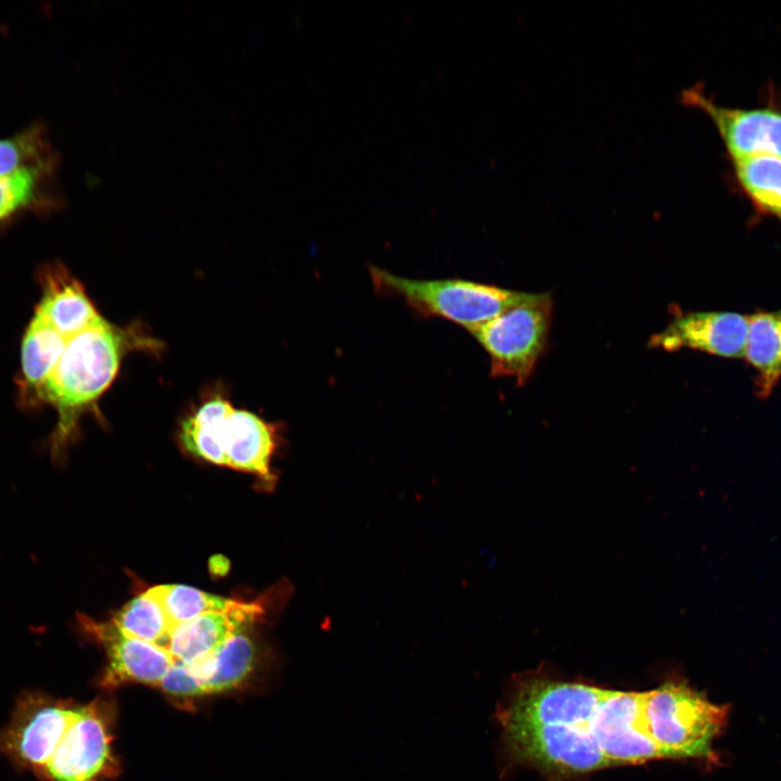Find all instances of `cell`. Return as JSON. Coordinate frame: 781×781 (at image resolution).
Listing matches in <instances>:
<instances>
[{"instance_id":"cell-1","label":"cell","mask_w":781,"mask_h":781,"mask_svg":"<svg viewBox=\"0 0 781 781\" xmlns=\"http://www.w3.org/2000/svg\"><path fill=\"white\" fill-rule=\"evenodd\" d=\"M142 347L157 349V344L138 330L118 328L103 317L66 340L40 399V404H49L57 412L49 441L54 462L65 461L81 414L111 386L125 355Z\"/></svg>"},{"instance_id":"cell-2","label":"cell","mask_w":781,"mask_h":781,"mask_svg":"<svg viewBox=\"0 0 781 781\" xmlns=\"http://www.w3.org/2000/svg\"><path fill=\"white\" fill-rule=\"evenodd\" d=\"M728 708L678 681L643 692L645 731L666 758H710L713 741L727 724Z\"/></svg>"},{"instance_id":"cell-3","label":"cell","mask_w":781,"mask_h":781,"mask_svg":"<svg viewBox=\"0 0 781 781\" xmlns=\"http://www.w3.org/2000/svg\"><path fill=\"white\" fill-rule=\"evenodd\" d=\"M370 277L380 292L398 295L417 312L440 317L471 333L530 294L463 279L414 280L375 266Z\"/></svg>"},{"instance_id":"cell-4","label":"cell","mask_w":781,"mask_h":781,"mask_svg":"<svg viewBox=\"0 0 781 781\" xmlns=\"http://www.w3.org/2000/svg\"><path fill=\"white\" fill-rule=\"evenodd\" d=\"M104 712L98 703L79 705L76 714L51 731L41 755V781H100L117 763Z\"/></svg>"},{"instance_id":"cell-5","label":"cell","mask_w":781,"mask_h":781,"mask_svg":"<svg viewBox=\"0 0 781 781\" xmlns=\"http://www.w3.org/2000/svg\"><path fill=\"white\" fill-rule=\"evenodd\" d=\"M549 293H530L472 332L490 359V374L513 376L523 385L542 355L552 320Z\"/></svg>"},{"instance_id":"cell-6","label":"cell","mask_w":781,"mask_h":781,"mask_svg":"<svg viewBox=\"0 0 781 781\" xmlns=\"http://www.w3.org/2000/svg\"><path fill=\"white\" fill-rule=\"evenodd\" d=\"M605 691L538 675L522 677L498 718L501 726H584L592 718Z\"/></svg>"},{"instance_id":"cell-7","label":"cell","mask_w":781,"mask_h":781,"mask_svg":"<svg viewBox=\"0 0 781 781\" xmlns=\"http://www.w3.org/2000/svg\"><path fill=\"white\" fill-rule=\"evenodd\" d=\"M504 744L516 759L548 772L580 774L611 766L584 726H501Z\"/></svg>"},{"instance_id":"cell-8","label":"cell","mask_w":781,"mask_h":781,"mask_svg":"<svg viewBox=\"0 0 781 781\" xmlns=\"http://www.w3.org/2000/svg\"><path fill=\"white\" fill-rule=\"evenodd\" d=\"M680 98L709 117L731 161L755 156L781 158V111L719 105L700 86L682 90Z\"/></svg>"},{"instance_id":"cell-9","label":"cell","mask_w":781,"mask_h":781,"mask_svg":"<svg viewBox=\"0 0 781 781\" xmlns=\"http://www.w3.org/2000/svg\"><path fill=\"white\" fill-rule=\"evenodd\" d=\"M643 692L607 690L587 728L611 765L666 758L645 731Z\"/></svg>"},{"instance_id":"cell-10","label":"cell","mask_w":781,"mask_h":781,"mask_svg":"<svg viewBox=\"0 0 781 781\" xmlns=\"http://www.w3.org/2000/svg\"><path fill=\"white\" fill-rule=\"evenodd\" d=\"M77 620L82 632L105 651L104 687L128 681L159 687L175 664L166 648L126 633L113 620L99 622L84 614H78Z\"/></svg>"},{"instance_id":"cell-11","label":"cell","mask_w":781,"mask_h":781,"mask_svg":"<svg viewBox=\"0 0 781 781\" xmlns=\"http://www.w3.org/2000/svg\"><path fill=\"white\" fill-rule=\"evenodd\" d=\"M748 316L732 311H676L649 346L668 351L692 348L727 358L743 357Z\"/></svg>"},{"instance_id":"cell-12","label":"cell","mask_w":781,"mask_h":781,"mask_svg":"<svg viewBox=\"0 0 781 781\" xmlns=\"http://www.w3.org/2000/svg\"><path fill=\"white\" fill-rule=\"evenodd\" d=\"M269 597L241 602L226 612L203 614L171 629L166 649L175 663L193 665L215 654L232 636L266 615Z\"/></svg>"},{"instance_id":"cell-13","label":"cell","mask_w":781,"mask_h":781,"mask_svg":"<svg viewBox=\"0 0 781 781\" xmlns=\"http://www.w3.org/2000/svg\"><path fill=\"white\" fill-rule=\"evenodd\" d=\"M218 440L226 466L257 475L268 488L274 486L277 478L270 468L277 447L274 426L232 406L221 421Z\"/></svg>"},{"instance_id":"cell-14","label":"cell","mask_w":781,"mask_h":781,"mask_svg":"<svg viewBox=\"0 0 781 781\" xmlns=\"http://www.w3.org/2000/svg\"><path fill=\"white\" fill-rule=\"evenodd\" d=\"M34 317L65 338L82 332L102 318L80 282L61 266L47 268L43 272L42 296Z\"/></svg>"},{"instance_id":"cell-15","label":"cell","mask_w":781,"mask_h":781,"mask_svg":"<svg viewBox=\"0 0 781 781\" xmlns=\"http://www.w3.org/2000/svg\"><path fill=\"white\" fill-rule=\"evenodd\" d=\"M63 335L34 317L22 342L18 394L26 406L40 405L47 379L66 344Z\"/></svg>"},{"instance_id":"cell-16","label":"cell","mask_w":781,"mask_h":781,"mask_svg":"<svg viewBox=\"0 0 781 781\" xmlns=\"http://www.w3.org/2000/svg\"><path fill=\"white\" fill-rule=\"evenodd\" d=\"M60 154L42 121H33L12 136L0 138V180L24 175L56 176Z\"/></svg>"},{"instance_id":"cell-17","label":"cell","mask_w":781,"mask_h":781,"mask_svg":"<svg viewBox=\"0 0 781 781\" xmlns=\"http://www.w3.org/2000/svg\"><path fill=\"white\" fill-rule=\"evenodd\" d=\"M743 357L755 372V393L767 398L781 379V309L748 316Z\"/></svg>"},{"instance_id":"cell-18","label":"cell","mask_w":781,"mask_h":781,"mask_svg":"<svg viewBox=\"0 0 781 781\" xmlns=\"http://www.w3.org/2000/svg\"><path fill=\"white\" fill-rule=\"evenodd\" d=\"M255 661V644L245 631H241L212 656L185 666L197 682L200 695H203L240 686L252 673Z\"/></svg>"},{"instance_id":"cell-19","label":"cell","mask_w":781,"mask_h":781,"mask_svg":"<svg viewBox=\"0 0 781 781\" xmlns=\"http://www.w3.org/2000/svg\"><path fill=\"white\" fill-rule=\"evenodd\" d=\"M64 204L55 176L24 175L0 180V225L27 213H50Z\"/></svg>"},{"instance_id":"cell-20","label":"cell","mask_w":781,"mask_h":781,"mask_svg":"<svg viewBox=\"0 0 781 781\" xmlns=\"http://www.w3.org/2000/svg\"><path fill=\"white\" fill-rule=\"evenodd\" d=\"M731 162L737 182L754 208L781 222V158L755 156Z\"/></svg>"},{"instance_id":"cell-21","label":"cell","mask_w":781,"mask_h":781,"mask_svg":"<svg viewBox=\"0 0 781 781\" xmlns=\"http://www.w3.org/2000/svg\"><path fill=\"white\" fill-rule=\"evenodd\" d=\"M231 406L229 400L218 395L201 402L182 421L180 439L183 447L197 458L225 465L218 432L220 423Z\"/></svg>"},{"instance_id":"cell-22","label":"cell","mask_w":781,"mask_h":781,"mask_svg":"<svg viewBox=\"0 0 781 781\" xmlns=\"http://www.w3.org/2000/svg\"><path fill=\"white\" fill-rule=\"evenodd\" d=\"M148 591L161 603L172 628L206 613L230 611L242 602L183 585H159Z\"/></svg>"},{"instance_id":"cell-23","label":"cell","mask_w":781,"mask_h":781,"mask_svg":"<svg viewBox=\"0 0 781 781\" xmlns=\"http://www.w3.org/2000/svg\"><path fill=\"white\" fill-rule=\"evenodd\" d=\"M126 633L166 648L172 626L161 603L146 590L112 619Z\"/></svg>"},{"instance_id":"cell-24","label":"cell","mask_w":781,"mask_h":781,"mask_svg":"<svg viewBox=\"0 0 781 781\" xmlns=\"http://www.w3.org/2000/svg\"><path fill=\"white\" fill-rule=\"evenodd\" d=\"M159 687L174 696L192 697L200 695L197 682L185 665L175 663Z\"/></svg>"}]
</instances>
